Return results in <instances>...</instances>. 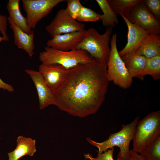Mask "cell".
I'll return each instance as SVG.
<instances>
[{"mask_svg":"<svg viewBox=\"0 0 160 160\" xmlns=\"http://www.w3.org/2000/svg\"><path fill=\"white\" fill-rule=\"evenodd\" d=\"M130 153L134 160H145L140 154L132 149L130 150Z\"/></svg>","mask_w":160,"mask_h":160,"instance_id":"29","label":"cell"},{"mask_svg":"<svg viewBox=\"0 0 160 160\" xmlns=\"http://www.w3.org/2000/svg\"><path fill=\"white\" fill-rule=\"evenodd\" d=\"M140 153L145 160H160V136Z\"/></svg>","mask_w":160,"mask_h":160,"instance_id":"21","label":"cell"},{"mask_svg":"<svg viewBox=\"0 0 160 160\" xmlns=\"http://www.w3.org/2000/svg\"><path fill=\"white\" fill-rule=\"evenodd\" d=\"M140 117L139 116H137L129 124H122L120 131L110 134L108 139L103 142H96L89 137H87L86 140L98 148L97 152L100 153L115 146L118 147L120 149L119 153L122 160H129L131 156L129 145L133 140L135 128Z\"/></svg>","mask_w":160,"mask_h":160,"instance_id":"3","label":"cell"},{"mask_svg":"<svg viewBox=\"0 0 160 160\" xmlns=\"http://www.w3.org/2000/svg\"><path fill=\"white\" fill-rule=\"evenodd\" d=\"M117 35L113 34L110 40L111 51L107 63V76L108 81L124 89L129 88L133 78L119 55L117 46Z\"/></svg>","mask_w":160,"mask_h":160,"instance_id":"6","label":"cell"},{"mask_svg":"<svg viewBox=\"0 0 160 160\" xmlns=\"http://www.w3.org/2000/svg\"><path fill=\"white\" fill-rule=\"evenodd\" d=\"M85 25L72 18L65 9L57 12L52 22L45 27L47 32L52 37L55 35L84 30Z\"/></svg>","mask_w":160,"mask_h":160,"instance_id":"8","label":"cell"},{"mask_svg":"<svg viewBox=\"0 0 160 160\" xmlns=\"http://www.w3.org/2000/svg\"><path fill=\"white\" fill-rule=\"evenodd\" d=\"M103 13L100 20L102 22L103 25L106 27H115L119 23L116 15L109 4L107 0H96Z\"/></svg>","mask_w":160,"mask_h":160,"instance_id":"20","label":"cell"},{"mask_svg":"<svg viewBox=\"0 0 160 160\" xmlns=\"http://www.w3.org/2000/svg\"><path fill=\"white\" fill-rule=\"evenodd\" d=\"M116 15L119 14L128 20L131 10L142 0H107Z\"/></svg>","mask_w":160,"mask_h":160,"instance_id":"19","label":"cell"},{"mask_svg":"<svg viewBox=\"0 0 160 160\" xmlns=\"http://www.w3.org/2000/svg\"><path fill=\"white\" fill-rule=\"evenodd\" d=\"M3 40L4 39L3 37H0V42Z\"/></svg>","mask_w":160,"mask_h":160,"instance_id":"31","label":"cell"},{"mask_svg":"<svg viewBox=\"0 0 160 160\" xmlns=\"http://www.w3.org/2000/svg\"><path fill=\"white\" fill-rule=\"evenodd\" d=\"M8 20L10 27L13 31L14 37V43L20 49H24L31 57L33 54L35 46L33 41V33L28 34L24 32L15 23L12 19L9 17Z\"/></svg>","mask_w":160,"mask_h":160,"instance_id":"15","label":"cell"},{"mask_svg":"<svg viewBox=\"0 0 160 160\" xmlns=\"http://www.w3.org/2000/svg\"><path fill=\"white\" fill-rule=\"evenodd\" d=\"M116 160H122L119 152L118 153ZM129 160H134L131 155Z\"/></svg>","mask_w":160,"mask_h":160,"instance_id":"30","label":"cell"},{"mask_svg":"<svg viewBox=\"0 0 160 160\" xmlns=\"http://www.w3.org/2000/svg\"><path fill=\"white\" fill-rule=\"evenodd\" d=\"M143 2L156 19L160 21V0H143Z\"/></svg>","mask_w":160,"mask_h":160,"instance_id":"25","label":"cell"},{"mask_svg":"<svg viewBox=\"0 0 160 160\" xmlns=\"http://www.w3.org/2000/svg\"><path fill=\"white\" fill-rule=\"evenodd\" d=\"M86 30L55 35L47 41V47L63 51L75 49Z\"/></svg>","mask_w":160,"mask_h":160,"instance_id":"13","label":"cell"},{"mask_svg":"<svg viewBox=\"0 0 160 160\" xmlns=\"http://www.w3.org/2000/svg\"><path fill=\"white\" fill-rule=\"evenodd\" d=\"M8 18L5 15H2L0 13V32L2 34L4 40L7 41L9 38L7 33V21Z\"/></svg>","mask_w":160,"mask_h":160,"instance_id":"27","label":"cell"},{"mask_svg":"<svg viewBox=\"0 0 160 160\" xmlns=\"http://www.w3.org/2000/svg\"><path fill=\"white\" fill-rule=\"evenodd\" d=\"M101 15L83 6L76 20L78 22H95L100 20Z\"/></svg>","mask_w":160,"mask_h":160,"instance_id":"23","label":"cell"},{"mask_svg":"<svg viewBox=\"0 0 160 160\" xmlns=\"http://www.w3.org/2000/svg\"><path fill=\"white\" fill-rule=\"evenodd\" d=\"M69 71L58 64L41 63L39 66L38 71L48 87L53 92L64 83Z\"/></svg>","mask_w":160,"mask_h":160,"instance_id":"10","label":"cell"},{"mask_svg":"<svg viewBox=\"0 0 160 160\" xmlns=\"http://www.w3.org/2000/svg\"><path fill=\"white\" fill-rule=\"evenodd\" d=\"M36 141L34 139L22 135L18 136L15 148L7 154L8 160H18L26 155L33 156L36 151Z\"/></svg>","mask_w":160,"mask_h":160,"instance_id":"16","label":"cell"},{"mask_svg":"<svg viewBox=\"0 0 160 160\" xmlns=\"http://www.w3.org/2000/svg\"><path fill=\"white\" fill-rule=\"evenodd\" d=\"M149 75L154 80L160 79V56H155L148 59L144 73L145 76Z\"/></svg>","mask_w":160,"mask_h":160,"instance_id":"22","label":"cell"},{"mask_svg":"<svg viewBox=\"0 0 160 160\" xmlns=\"http://www.w3.org/2000/svg\"><path fill=\"white\" fill-rule=\"evenodd\" d=\"M136 53L149 59L160 56V36L149 34L136 51Z\"/></svg>","mask_w":160,"mask_h":160,"instance_id":"17","label":"cell"},{"mask_svg":"<svg viewBox=\"0 0 160 160\" xmlns=\"http://www.w3.org/2000/svg\"><path fill=\"white\" fill-rule=\"evenodd\" d=\"M39 58L42 63L57 64L67 69L95 59L82 50L63 51L47 46L45 48L44 50L39 53Z\"/></svg>","mask_w":160,"mask_h":160,"instance_id":"5","label":"cell"},{"mask_svg":"<svg viewBox=\"0 0 160 160\" xmlns=\"http://www.w3.org/2000/svg\"><path fill=\"white\" fill-rule=\"evenodd\" d=\"M121 57L132 77L144 80V73L148 59L137 54L136 52L128 53Z\"/></svg>","mask_w":160,"mask_h":160,"instance_id":"14","label":"cell"},{"mask_svg":"<svg viewBox=\"0 0 160 160\" xmlns=\"http://www.w3.org/2000/svg\"><path fill=\"white\" fill-rule=\"evenodd\" d=\"M128 28L127 43L124 47L119 52L121 57L125 55L136 52L144 39L150 34L136 24L132 23L124 16L121 15Z\"/></svg>","mask_w":160,"mask_h":160,"instance_id":"12","label":"cell"},{"mask_svg":"<svg viewBox=\"0 0 160 160\" xmlns=\"http://www.w3.org/2000/svg\"><path fill=\"white\" fill-rule=\"evenodd\" d=\"M113 29L112 27H107L103 34L93 28L86 30L76 49L84 50L96 60L107 63L111 51L109 44Z\"/></svg>","mask_w":160,"mask_h":160,"instance_id":"2","label":"cell"},{"mask_svg":"<svg viewBox=\"0 0 160 160\" xmlns=\"http://www.w3.org/2000/svg\"><path fill=\"white\" fill-rule=\"evenodd\" d=\"M25 72L33 81L37 92L39 108L43 109L51 105H56V100L53 93L45 82L41 75L38 71L25 69Z\"/></svg>","mask_w":160,"mask_h":160,"instance_id":"11","label":"cell"},{"mask_svg":"<svg viewBox=\"0 0 160 160\" xmlns=\"http://www.w3.org/2000/svg\"><path fill=\"white\" fill-rule=\"evenodd\" d=\"M67 7L66 9L73 19L76 20L81 8L83 6L79 0H67Z\"/></svg>","mask_w":160,"mask_h":160,"instance_id":"24","label":"cell"},{"mask_svg":"<svg viewBox=\"0 0 160 160\" xmlns=\"http://www.w3.org/2000/svg\"><path fill=\"white\" fill-rule=\"evenodd\" d=\"M129 20L138 25L150 34H160V21L157 20L150 12L143 0L131 10Z\"/></svg>","mask_w":160,"mask_h":160,"instance_id":"9","label":"cell"},{"mask_svg":"<svg viewBox=\"0 0 160 160\" xmlns=\"http://www.w3.org/2000/svg\"><path fill=\"white\" fill-rule=\"evenodd\" d=\"M1 89L7 90L9 92H13L14 90L13 87L11 85L5 83L0 78V89Z\"/></svg>","mask_w":160,"mask_h":160,"instance_id":"28","label":"cell"},{"mask_svg":"<svg viewBox=\"0 0 160 160\" xmlns=\"http://www.w3.org/2000/svg\"><path fill=\"white\" fill-rule=\"evenodd\" d=\"M107 63L95 59L69 69L64 83L53 92L55 105L75 117L95 114L107 92Z\"/></svg>","mask_w":160,"mask_h":160,"instance_id":"1","label":"cell"},{"mask_svg":"<svg viewBox=\"0 0 160 160\" xmlns=\"http://www.w3.org/2000/svg\"><path fill=\"white\" fill-rule=\"evenodd\" d=\"M114 150V148H113L101 153L97 152L96 157H93L89 153L85 154L84 156L86 159L89 160H114L113 157Z\"/></svg>","mask_w":160,"mask_h":160,"instance_id":"26","label":"cell"},{"mask_svg":"<svg viewBox=\"0 0 160 160\" xmlns=\"http://www.w3.org/2000/svg\"><path fill=\"white\" fill-rule=\"evenodd\" d=\"M160 136V111L152 112L136 125L133 140L132 150L140 153Z\"/></svg>","mask_w":160,"mask_h":160,"instance_id":"4","label":"cell"},{"mask_svg":"<svg viewBox=\"0 0 160 160\" xmlns=\"http://www.w3.org/2000/svg\"><path fill=\"white\" fill-rule=\"evenodd\" d=\"M23 7L26 13L27 24L34 29L38 22L47 16L58 4L64 0H22Z\"/></svg>","mask_w":160,"mask_h":160,"instance_id":"7","label":"cell"},{"mask_svg":"<svg viewBox=\"0 0 160 160\" xmlns=\"http://www.w3.org/2000/svg\"><path fill=\"white\" fill-rule=\"evenodd\" d=\"M20 0H9L7 8L10 17L15 24L24 32L28 34L33 33V31L28 27L26 17L22 14L20 9Z\"/></svg>","mask_w":160,"mask_h":160,"instance_id":"18","label":"cell"}]
</instances>
